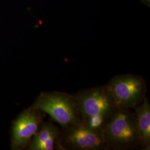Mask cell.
<instances>
[{
    "label": "cell",
    "instance_id": "obj_4",
    "mask_svg": "<svg viewBox=\"0 0 150 150\" xmlns=\"http://www.w3.org/2000/svg\"><path fill=\"white\" fill-rule=\"evenodd\" d=\"M61 130L60 150H109L102 129H92L82 121Z\"/></svg>",
    "mask_w": 150,
    "mask_h": 150
},
{
    "label": "cell",
    "instance_id": "obj_6",
    "mask_svg": "<svg viewBox=\"0 0 150 150\" xmlns=\"http://www.w3.org/2000/svg\"><path fill=\"white\" fill-rule=\"evenodd\" d=\"M43 116V112L32 107L20 115L12 129L11 146L13 149L19 150L28 146L42 122Z\"/></svg>",
    "mask_w": 150,
    "mask_h": 150
},
{
    "label": "cell",
    "instance_id": "obj_7",
    "mask_svg": "<svg viewBox=\"0 0 150 150\" xmlns=\"http://www.w3.org/2000/svg\"><path fill=\"white\" fill-rule=\"evenodd\" d=\"M61 130L52 122H42L28 146L30 150H60Z\"/></svg>",
    "mask_w": 150,
    "mask_h": 150
},
{
    "label": "cell",
    "instance_id": "obj_5",
    "mask_svg": "<svg viewBox=\"0 0 150 150\" xmlns=\"http://www.w3.org/2000/svg\"><path fill=\"white\" fill-rule=\"evenodd\" d=\"M107 85L120 107L134 109L147 98L146 82L139 75H116Z\"/></svg>",
    "mask_w": 150,
    "mask_h": 150
},
{
    "label": "cell",
    "instance_id": "obj_2",
    "mask_svg": "<svg viewBox=\"0 0 150 150\" xmlns=\"http://www.w3.org/2000/svg\"><path fill=\"white\" fill-rule=\"evenodd\" d=\"M31 107L48 114L61 129L82 121L74 94L58 91L42 92Z\"/></svg>",
    "mask_w": 150,
    "mask_h": 150
},
{
    "label": "cell",
    "instance_id": "obj_3",
    "mask_svg": "<svg viewBox=\"0 0 150 150\" xmlns=\"http://www.w3.org/2000/svg\"><path fill=\"white\" fill-rule=\"evenodd\" d=\"M74 95L82 120L95 116L110 119L121 107L108 85L82 90Z\"/></svg>",
    "mask_w": 150,
    "mask_h": 150
},
{
    "label": "cell",
    "instance_id": "obj_9",
    "mask_svg": "<svg viewBox=\"0 0 150 150\" xmlns=\"http://www.w3.org/2000/svg\"><path fill=\"white\" fill-rule=\"evenodd\" d=\"M143 3H144L146 5H149L150 4V0H141Z\"/></svg>",
    "mask_w": 150,
    "mask_h": 150
},
{
    "label": "cell",
    "instance_id": "obj_8",
    "mask_svg": "<svg viewBox=\"0 0 150 150\" xmlns=\"http://www.w3.org/2000/svg\"><path fill=\"white\" fill-rule=\"evenodd\" d=\"M134 109L140 135L141 150H150V104L148 98Z\"/></svg>",
    "mask_w": 150,
    "mask_h": 150
},
{
    "label": "cell",
    "instance_id": "obj_1",
    "mask_svg": "<svg viewBox=\"0 0 150 150\" xmlns=\"http://www.w3.org/2000/svg\"><path fill=\"white\" fill-rule=\"evenodd\" d=\"M109 150L141 149V139L134 112L120 107L102 129Z\"/></svg>",
    "mask_w": 150,
    "mask_h": 150
}]
</instances>
